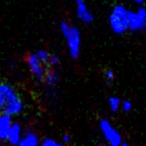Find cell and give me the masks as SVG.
Listing matches in <instances>:
<instances>
[{
    "mask_svg": "<svg viewBox=\"0 0 146 146\" xmlns=\"http://www.w3.org/2000/svg\"><path fill=\"white\" fill-rule=\"evenodd\" d=\"M128 12L129 9L123 4H116L112 7L108 15V24L114 34L123 35L129 31Z\"/></svg>",
    "mask_w": 146,
    "mask_h": 146,
    "instance_id": "cell-4",
    "label": "cell"
},
{
    "mask_svg": "<svg viewBox=\"0 0 146 146\" xmlns=\"http://www.w3.org/2000/svg\"><path fill=\"white\" fill-rule=\"evenodd\" d=\"M130 1H131L132 3H134V4H136V5H143L145 0H130Z\"/></svg>",
    "mask_w": 146,
    "mask_h": 146,
    "instance_id": "cell-18",
    "label": "cell"
},
{
    "mask_svg": "<svg viewBox=\"0 0 146 146\" xmlns=\"http://www.w3.org/2000/svg\"><path fill=\"white\" fill-rule=\"evenodd\" d=\"M61 142L63 143V145L64 144H69L71 142V136L67 133H64L62 135V137H61Z\"/></svg>",
    "mask_w": 146,
    "mask_h": 146,
    "instance_id": "cell-17",
    "label": "cell"
},
{
    "mask_svg": "<svg viewBox=\"0 0 146 146\" xmlns=\"http://www.w3.org/2000/svg\"><path fill=\"white\" fill-rule=\"evenodd\" d=\"M60 65V57L59 55L51 53L50 57V67H58Z\"/></svg>",
    "mask_w": 146,
    "mask_h": 146,
    "instance_id": "cell-16",
    "label": "cell"
},
{
    "mask_svg": "<svg viewBox=\"0 0 146 146\" xmlns=\"http://www.w3.org/2000/svg\"><path fill=\"white\" fill-rule=\"evenodd\" d=\"M61 81L60 73L57 70V67H50L46 71L42 82L44 83L45 87L49 90H54L57 88L58 84Z\"/></svg>",
    "mask_w": 146,
    "mask_h": 146,
    "instance_id": "cell-8",
    "label": "cell"
},
{
    "mask_svg": "<svg viewBox=\"0 0 146 146\" xmlns=\"http://www.w3.org/2000/svg\"><path fill=\"white\" fill-rule=\"evenodd\" d=\"M39 145L41 146H62L63 143L61 141L54 139L52 137H44L43 139L40 140Z\"/></svg>",
    "mask_w": 146,
    "mask_h": 146,
    "instance_id": "cell-13",
    "label": "cell"
},
{
    "mask_svg": "<svg viewBox=\"0 0 146 146\" xmlns=\"http://www.w3.org/2000/svg\"><path fill=\"white\" fill-rule=\"evenodd\" d=\"M40 136L33 128L28 127L23 131L18 146H37L40 143Z\"/></svg>",
    "mask_w": 146,
    "mask_h": 146,
    "instance_id": "cell-9",
    "label": "cell"
},
{
    "mask_svg": "<svg viewBox=\"0 0 146 146\" xmlns=\"http://www.w3.org/2000/svg\"><path fill=\"white\" fill-rule=\"evenodd\" d=\"M59 31L65 40L69 56L74 60L78 59L81 55L82 49V35L80 29L68 21L62 20L59 23Z\"/></svg>",
    "mask_w": 146,
    "mask_h": 146,
    "instance_id": "cell-2",
    "label": "cell"
},
{
    "mask_svg": "<svg viewBox=\"0 0 146 146\" xmlns=\"http://www.w3.org/2000/svg\"><path fill=\"white\" fill-rule=\"evenodd\" d=\"M51 53L46 49H38L26 56V64L32 77L36 81L42 82L48 68H50Z\"/></svg>",
    "mask_w": 146,
    "mask_h": 146,
    "instance_id": "cell-3",
    "label": "cell"
},
{
    "mask_svg": "<svg viewBox=\"0 0 146 146\" xmlns=\"http://www.w3.org/2000/svg\"><path fill=\"white\" fill-rule=\"evenodd\" d=\"M24 110V102L17 90L7 82L0 83V112L15 117Z\"/></svg>",
    "mask_w": 146,
    "mask_h": 146,
    "instance_id": "cell-1",
    "label": "cell"
},
{
    "mask_svg": "<svg viewBox=\"0 0 146 146\" xmlns=\"http://www.w3.org/2000/svg\"><path fill=\"white\" fill-rule=\"evenodd\" d=\"M121 102L122 100L120 99L118 96L116 95H111L108 97L107 99V104L109 110L113 113H117L119 110H121Z\"/></svg>",
    "mask_w": 146,
    "mask_h": 146,
    "instance_id": "cell-12",
    "label": "cell"
},
{
    "mask_svg": "<svg viewBox=\"0 0 146 146\" xmlns=\"http://www.w3.org/2000/svg\"><path fill=\"white\" fill-rule=\"evenodd\" d=\"M12 122V116L0 112V143L7 142V137H8V133Z\"/></svg>",
    "mask_w": 146,
    "mask_h": 146,
    "instance_id": "cell-10",
    "label": "cell"
},
{
    "mask_svg": "<svg viewBox=\"0 0 146 146\" xmlns=\"http://www.w3.org/2000/svg\"><path fill=\"white\" fill-rule=\"evenodd\" d=\"M133 109V104L130 100H123L121 102V110L125 113H129Z\"/></svg>",
    "mask_w": 146,
    "mask_h": 146,
    "instance_id": "cell-15",
    "label": "cell"
},
{
    "mask_svg": "<svg viewBox=\"0 0 146 146\" xmlns=\"http://www.w3.org/2000/svg\"><path fill=\"white\" fill-rule=\"evenodd\" d=\"M103 75H104L105 80L108 83H112V82L114 81V79H115V72H114L112 69H106V70L104 71Z\"/></svg>",
    "mask_w": 146,
    "mask_h": 146,
    "instance_id": "cell-14",
    "label": "cell"
},
{
    "mask_svg": "<svg viewBox=\"0 0 146 146\" xmlns=\"http://www.w3.org/2000/svg\"><path fill=\"white\" fill-rule=\"evenodd\" d=\"M74 5H75L76 17L80 22L86 25L94 22L95 17L85 0H74Z\"/></svg>",
    "mask_w": 146,
    "mask_h": 146,
    "instance_id": "cell-7",
    "label": "cell"
},
{
    "mask_svg": "<svg viewBox=\"0 0 146 146\" xmlns=\"http://www.w3.org/2000/svg\"><path fill=\"white\" fill-rule=\"evenodd\" d=\"M100 133L104 137V140L110 146H121L124 138L118 129L106 118H101L98 123Z\"/></svg>",
    "mask_w": 146,
    "mask_h": 146,
    "instance_id": "cell-5",
    "label": "cell"
},
{
    "mask_svg": "<svg viewBox=\"0 0 146 146\" xmlns=\"http://www.w3.org/2000/svg\"><path fill=\"white\" fill-rule=\"evenodd\" d=\"M23 133V128L18 121H13L9 130L7 142L11 145H18Z\"/></svg>",
    "mask_w": 146,
    "mask_h": 146,
    "instance_id": "cell-11",
    "label": "cell"
},
{
    "mask_svg": "<svg viewBox=\"0 0 146 146\" xmlns=\"http://www.w3.org/2000/svg\"><path fill=\"white\" fill-rule=\"evenodd\" d=\"M128 24L131 32H142L146 30V7L138 5L135 9H129L128 12Z\"/></svg>",
    "mask_w": 146,
    "mask_h": 146,
    "instance_id": "cell-6",
    "label": "cell"
}]
</instances>
